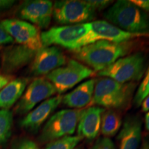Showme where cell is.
Here are the masks:
<instances>
[{
	"label": "cell",
	"instance_id": "cell-1",
	"mask_svg": "<svg viewBox=\"0 0 149 149\" xmlns=\"http://www.w3.org/2000/svg\"><path fill=\"white\" fill-rule=\"evenodd\" d=\"M133 48V43L126 42L116 43L99 41L74 51L76 57L100 72L127 55Z\"/></svg>",
	"mask_w": 149,
	"mask_h": 149
},
{
	"label": "cell",
	"instance_id": "cell-2",
	"mask_svg": "<svg viewBox=\"0 0 149 149\" xmlns=\"http://www.w3.org/2000/svg\"><path fill=\"white\" fill-rule=\"evenodd\" d=\"M104 17L126 32L139 36L149 35V15L130 1H116L104 13Z\"/></svg>",
	"mask_w": 149,
	"mask_h": 149
},
{
	"label": "cell",
	"instance_id": "cell-3",
	"mask_svg": "<svg viewBox=\"0 0 149 149\" xmlns=\"http://www.w3.org/2000/svg\"><path fill=\"white\" fill-rule=\"evenodd\" d=\"M136 84H122L108 77L96 80L94 93L88 106H100L110 109H124L133 97Z\"/></svg>",
	"mask_w": 149,
	"mask_h": 149
},
{
	"label": "cell",
	"instance_id": "cell-4",
	"mask_svg": "<svg viewBox=\"0 0 149 149\" xmlns=\"http://www.w3.org/2000/svg\"><path fill=\"white\" fill-rule=\"evenodd\" d=\"M84 109H64L50 117L42 130L39 140L42 143L70 136L75 131Z\"/></svg>",
	"mask_w": 149,
	"mask_h": 149
},
{
	"label": "cell",
	"instance_id": "cell-5",
	"mask_svg": "<svg viewBox=\"0 0 149 149\" xmlns=\"http://www.w3.org/2000/svg\"><path fill=\"white\" fill-rule=\"evenodd\" d=\"M144 70V55L137 53L121 57L107 68L98 72L97 74L125 84L138 81L142 77Z\"/></svg>",
	"mask_w": 149,
	"mask_h": 149
},
{
	"label": "cell",
	"instance_id": "cell-6",
	"mask_svg": "<svg viewBox=\"0 0 149 149\" xmlns=\"http://www.w3.org/2000/svg\"><path fill=\"white\" fill-rule=\"evenodd\" d=\"M90 22L55 26L41 33L43 47L57 45L75 51L79 42L90 31Z\"/></svg>",
	"mask_w": 149,
	"mask_h": 149
},
{
	"label": "cell",
	"instance_id": "cell-7",
	"mask_svg": "<svg viewBox=\"0 0 149 149\" xmlns=\"http://www.w3.org/2000/svg\"><path fill=\"white\" fill-rule=\"evenodd\" d=\"M93 74L94 71L89 67L74 59H70L66 66L54 70L46 77L54 86L57 93L61 94Z\"/></svg>",
	"mask_w": 149,
	"mask_h": 149
},
{
	"label": "cell",
	"instance_id": "cell-8",
	"mask_svg": "<svg viewBox=\"0 0 149 149\" xmlns=\"http://www.w3.org/2000/svg\"><path fill=\"white\" fill-rule=\"evenodd\" d=\"M95 13L87 1L62 0L53 3V17L59 24L86 23L95 17Z\"/></svg>",
	"mask_w": 149,
	"mask_h": 149
},
{
	"label": "cell",
	"instance_id": "cell-9",
	"mask_svg": "<svg viewBox=\"0 0 149 149\" xmlns=\"http://www.w3.org/2000/svg\"><path fill=\"white\" fill-rule=\"evenodd\" d=\"M90 31L79 42L77 49L99 41L122 43L128 42L135 37H140L137 35L124 31L116 26L103 20H97L90 22Z\"/></svg>",
	"mask_w": 149,
	"mask_h": 149
},
{
	"label": "cell",
	"instance_id": "cell-10",
	"mask_svg": "<svg viewBox=\"0 0 149 149\" xmlns=\"http://www.w3.org/2000/svg\"><path fill=\"white\" fill-rule=\"evenodd\" d=\"M1 23L14 42L19 45L26 46L35 51L43 47L41 33L36 26L17 19H6Z\"/></svg>",
	"mask_w": 149,
	"mask_h": 149
},
{
	"label": "cell",
	"instance_id": "cell-11",
	"mask_svg": "<svg viewBox=\"0 0 149 149\" xmlns=\"http://www.w3.org/2000/svg\"><path fill=\"white\" fill-rule=\"evenodd\" d=\"M57 93L55 87L46 78L38 77L30 84L14 109L19 115L28 113L37 104Z\"/></svg>",
	"mask_w": 149,
	"mask_h": 149
},
{
	"label": "cell",
	"instance_id": "cell-12",
	"mask_svg": "<svg viewBox=\"0 0 149 149\" xmlns=\"http://www.w3.org/2000/svg\"><path fill=\"white\" fill-rule=\"evenodd\" d=\"M53 8V3L48 0L26 1L19 8L17 15L37 27L46 29L51 22Z\"/></svg>",
	"mask_w": 149,
	"mask_h": 149
},
{
	"label": "cell",
	"instance_id": "cell-13",
	"mask_svg": "<svg viewBox=\"0 0 149 149\" xmlns=\"http://www.w3.org/2000/svg\"><path fill=\"white\" fill-rule=\"evenodd\" d=\"M66 57L57 46L42 47L37 52L31 66V72L35 76L47 75L54 70L66 64Z\"/></svg>",
	"mask_w": 149,
	"mask_h": 149
},
{
	"label": "cell",
	"instance_id": "cell-14",
	"mask_svg": "<svg viewBox=\"0 0 149 149\" xmlns=\"http://www.w3.org/2000/svg\"><path fill=\"white\" fill-rule=\"evenodd\" d=\"M37 52L19 44L6 48L1 55L2 72L8 74L20 69L33 61Z\"/></svg>",
	"mask_w": 149,
	"mask_h": 149
},
{
	"label": "cell",
	"instance_id": "cell-15",
	"mask_svg": "<svg viewBox=\"0 0 149 149\" xmlns=\"http://www.w3.org/2000/svg\"><path fill=\"white\" fill-rule=\"evenodd\" d=\"M62 96L57 95L42 102L37 108L28 113L21 121L20 126L31 133L37 132L52 113L59 107L62 102Z\"/></svg>",
	"mask_w": 149,
	"mask_h": 149
},
{
	"label": "cell",
	"instance_id": "cell-16",
	"mask_svg": "<svg viewBox=\"0 0 149 149\" xmlns=\"http://www.w3.org/2000/svg\"><path fill=\"white\" fill-rule=\"evenodd\" d=\"M117 136L119 149H138L141 138L142 123L137 116L126 117Z\"/></svg>",
	"mask_w": 149,
	"mask_h": 149
},
{
	"label": "cell",
	"instance_id": "cell-17",
	"mask_svg": "<svg viewBox=\"0 0 149 149\" xmlns=\"http://www.w3.org/2000/svg\"><path fill=\"white\" fill-rule=\"evenodd\" d=\"M104 111V109L99 107H91L84 109L77 125L78 135L89 140L95 138L101 128Z\"/></svg>",
	"mask_w": 149,
	"mask_h": 149
},
{
	"label": "cell",
	"instance_id": "cell-18",
	"mask_svg": "<svg viewBox=\"0 0 149 149\" xmlns=\"http://www.w3.org/2000/svg\"><path fill=\"white\" fill-rule=\"evenodd\" d=\"M96 79H91L78 86L71 92L63 97V104L74 109H81L91 103L94 93Z\"/></svg>",
	"mask_w": 149,
	"mask_h": 149
},
{
	"label": "cell",
	"instance_id": "cell-19",
	"mask_svg": "<svg viewBox=\"0 0 149 149\" xmlns=\"http://www.w3.org/2000/svg\"><path fill=\"white\" fill-rule=\"evenodd\" d=\"M29 83V79L20 77L11 80L0 91V109L9 110L22 95Z\"/></svg>",
	"mask_w": 149,
	"mask_h": 149
},
{
	"label": "cell",
	"instance_id": "cell-20",
	"mask_svg": "<svg viewBox=\"0 0 149 149\" xmlns=\"http://www.w3.org/2000/svg\"><path fill=\"white\" fill-rule=\"evenodd\" d=\"M122 125V117L114 110H107L102 113L100 130L104 137L109 138L115 136L120 131Z\"/></svg>",
	"mask_w": 149,
	"mask_h": 149
},
{
	"label": "cell",
	"instance_id": "cell-21",
	"mask_svg": "<svg viewBox=\"0 0 149 149\" xmlns=\"http://www.w3.org/2000/svg\"><path fill=\"white\" fill-rule=\"evenodd\" d=\"M13 124V115L10 110L0 109V146L10 138Z\"/></svg>",
	"mask_w": 149,
	"mask_h": 149
},
{
	"label": "cell",
	"instance_id": "cell-22",
	"mask_svg": "<svg viewBox=\"0 0 149 149\" xmlns=\"http://www.w3.org/2000/svg\"><path fill=\"white\" fill-rule=\"evenodd\" d=\"M82 139L79 135L66 136L48 142L44 149H74Z\"/></svg>",
	"mask_w": 149,
	"mask_h": 149
},
{
	"label": "cell",
	"instance_id": "cell-23",
	"mask_svg": "<svg viewBox=\"0 0 149 149\" xmlns=\"http://www.w3.org/2000/svg\"><path fill=\"white\" fill-rule=\"evenodd\" d=\"M148 95H149V67L134 97L133 102L136 107H138L141 106V102Z\"/></svg>",
	"mask_w": 149,
	"mask_h": 149
},
{
	"label": "cell",
	"instance_id": "cell-24",
	"mask_svg": "<svg viewBox=\"0 0 149 149\" xmlns=\"http://www.w3.org/2000/svg\"><path fill=\"white\" fill-rule=\"evenodd\" d=\"M13 149H39V148L35 141L24 138L15 141Z\"/></svg>",
	"mask_w": 149,
	"mask_h": 149
},
{
	"label": "cell",
	"instance_id": "cell-25",
	"mask_svg": "<svg viewBox=\"0 0 149 149\" xmlns=\"http://www.w3.org/2000/svg\"><path fill=\"white\" fill-rule=\"evenodd\" d=\"M92 149H116L113 141L108 137L98 139L93 145Z\"/></svg>",
	"mask_w": 149,
	"mask_h": 149
},
{
	"label": "cell",
	"instance_id": "cell-26",
	"mask_svg": "<svg viewBox=\"0 0 149 149\" xmlns=\"http://www.w3.org/2000/svg\"><path fill=\"white\" fill-rule=\"evenodd\" d=\"M14 42L13 39L6 31L0 22V45H7L12 44Z\"/></svg>",
	"mask_w": 149,
	"mask_h": 149
},
{
	"label": "cell",
	"instance_id": "cell-27",
	"mask_svg": "<svg viewBox=\"0 0 149 149\" xmlns=\"http://www.w3.org/2000/svg\"><path fill=\"white\" fill-rule=\"evenodd\" d=\"M87 2L95 10L97 11L106 8L111 4L112 1L108 0H88Z\"/></svg>",
	"mask_w": 149,
	"mask_h": 149
},
{
	"label": "cell",
	"instance_id": "cell-28",
	"mask_svg": "<svg viewBox=\"0 0 149 149\" xmlns=\"http://www.w3.org/2000/svg\"><path fill=\"white\" fill-rule=\"evenodd\" d=\"M130 1L144 12H149V0H132Z\"/></svg>",
	"mask_w": 149,
	"mask_h": 149
},
{
	"label": "cell",
	"instance_id": "cell-29",
	"mask_svg": "<svg viewBox=\"0 0 149 149\" xmlns=\"http://www.w3.org/2000/svg\"><path fill=\"white\" fill-rule=\"evenodd\" d=\"M15 1L13 0H0V12L7 10L13 6Z\"/></svg>",
	"mask_w": 149,
	"mask_h": 149
},
{
	"label": "cell",
	"instance_id": "cell-30",
	"mask_svg": "<svg viewBox=\"0 0 149 149\" xmlns=\"http://www.w3.org/2000/svg\"><path fill=\"white\" fill-rule=\"evenodd\" d=\"M12 77L8 74H0V91L10 82Z\"/></svg>",
	"mask_w": 149,
	"mask_h": 149
},
{
	"label": "cell",
	"instance_id": "cell-31",
	"mask_svg": "<svg viewBox=\"0 0 149 149\" xmlns=\"http://www.w3.org/2000/svg\"><path fill=\"white\" fill-rule=\"evenodd\" d=\"M141 111L145 113H148L149 111V95L146 96V97L143 100L141 104Z\"/></svg>",
	"mask_w": 149,
	"mask_h": 149
},
{
	"label": "cell",
	"instance_id": "cell-32",
	"mask_svg": "<svg viewBox=\"0 0 149 149\" xmlns=\"http://www.w3.org/2000/svg\"><path fill=\"white\" fill-rule=\"evenodd\" d=\"M140 149H149V136L144 139Z\"/></svg>",
	"mask_w": 149,
	"mask_h": 149
},
{
	"label": "cell",
	"instance_id": "cell-33",
	"mask_svg": "<svg viewBox=\"0 0 149 149\" xmlns=\"http://www.w3.org/2000/svg\"><path fill=\"white\" fill-rule=\"evenodd\" d=\"M145 127H146V129L149 131V111L145 116Z\"/></svg>",
	"mask_w": 149,
	"mask_h": 149
},
{
	"label": "cell",
	"instance_id": "cell-34",
	"mask_svg": "<svg viewBox=\"0 0 149 149\" xmlns=\"http://www.w3.org/2000/svg\"><path fill=\"white\" fill-rule=\"evenodd\" d=\"M0 67H1V58H0Z\"/></svg>",
	"mask_w": 149,
	"mask_h": 149
},
{
	"label": "cell",
	"instance_id": "cell-35",
	"mask_svg": "<svg viewBox=\"0 0 149 149\" xmlns=\"http://www.w3.org/2000/svg\"><path fill=\"white\" fill-rule=\"evenodd\" d=\"M74 149H79V148H74Z\"/></svg>",
	"mask_w": 149,
	"mask_h": 149
}]
</instances>
